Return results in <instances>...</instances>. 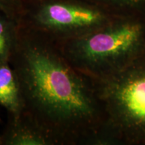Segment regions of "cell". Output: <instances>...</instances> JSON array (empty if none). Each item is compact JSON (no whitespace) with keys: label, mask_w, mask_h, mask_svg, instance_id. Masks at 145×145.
I'll list each match as a JSON object with an SVG mask.
<instances>
[{"label":"cell","mask_w":145,"mask_h":145,"mask_svg":"<svg viewBox=\"0 0 145 145\" xmlns=\"http://www.w3.org/2000/svg\"><path fill=\"white\" fill-rule=\"evenodd\" d=\"M107 24L105 14L91 5L75 0H48L35 8L31 24H22L59 43L81 37Z\"/></svg>","instance_id":"277c9868"},{"label":"cell","mask_w":145,"mask_h":145,"mask_svg":"<svg viewBox=\"0 0 145 145\" xmlns=\"http://www.w3.org/2000/svg\"><path fill=\"white\" fill-rule=\"evenodd\" d=\"M92 79L104 112L102 134L107 141L144 139L145 65L129 63Z\"/></svg>","instance_id":"7a4b0ae2"},{"label":"cell","mask_w":145,"mask_h":145,"mask_svg":"<svg viewBox=\"0 0 145 145\" xmlns=\"http://www.w3.org/2000/svg\"><path fill=\"white\" fill-rule=\"evenodd\" d=\"M1 138L3 145H56L49 136L24 114L17 119L8 118Z\"/></svg>","instance_id":"5b68a950"},{"label":"cell","mask_w":145,"mask_h":145,"mask_svg":"<svg viewBox=\"0 0 145 145\" xmlns=\"http://www.w3.org/2000/svg\"><path fill=\"white\" fill-rule=\"evenodd\" d=\"M0 145H3V142H2V140H1V137H0Z\"/></svg>","instance_id":"30bf717a"},{"label":"cell","mask_w":145,"mask_h":145,"mask_svg":"<svg viewBox=\"0 0 145 145\" xmlns=\"http://www.w3.org/2000/svg\"><path fill=\"white\" fill-rule=\"evenodd\" d=\"M139 24H107L77 39L57 43L74 67L92 78L111 75L129 64L142 42Z\"/></svg>","instance_id":"3957f363"},{"label":"cell","mask_w":145,"mask_h":145,"mask_svg":"<svg viewBox=\"0 0 145 145\" xmlns=\"http://www.w3.org/2000/svg\"><path fill=\"white\" fill-rule=\"evenodd\" d=\"M99 1L110 5L124 6V5H137L140 3L142 0H99Z\"/></svg>","instance_id":"9c48e42d"},{"label":"cell","mask_w":145,"mask_h":145,"mask_svg":"<svg viewBox=\"0 0 145 145\" xmlns=\"http://www.w3.org/2000/svg\"><path fill=\"white\" fill-rule=\"evenodd\" d=\"M10 64L27 118L56 145L93 144L104 122L93 81L69 62L56 42L20 24Z\"/></svg>","instance_id":"6da1fadb"},{"label":"cell","mask_w":145,"mask_h":145,"mask_svg":"<svg viewBox=\"0 0 145 145\" xmlns=\"http://www.w3.org/2000/svg\"><path fill=\"white\" fill-rule=\"evenodd\" d=\"M17 8V0H0V10L19 20V18L17 17V13H16Z\"/></svg>","instance_id":"ba28073f"},{"label":"cell","mask_w":145,"mask_h":145,"mask_svg":"<svg viewBox=\"0 0 145 145\" xmlns=\"http://www.w3.org/2000/svg\"><path fill=\"white\" fill-rule=\"evenodd\" d=\"M20 22L0 10V64L10 63L17 43Z\"/></svg>","instance_id":"52a82bcc"},{"label":"cell","mask_w":145,"mask_h":145,"mask_svg":"<svg viewBox=\"0 0 145 145\" xmlns=\"http://www.w3.org/2000/svg\"><path fill=\"white\" fill-rule=\"evenodd\" d=\"M0 105L8 118L17 119L24 114V104L17 77L10 63L0 64Z\"/></svg>","instance_id":"8992f818"}]
</instances>
